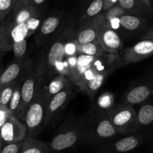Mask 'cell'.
I'll return each instance as SVG.
<instances>
[{
	"label": "cell",
	"instance_id": "cell-20",
	"mask_svg": "<svg viewBox=\"0 0 153 153\" xmlns=\"http://www.w3.org/2000/svg\"><path fill=\"white\" fill-rule=\"evenodd\" d=\"M112 73H113L112 71H108L96 74L95 76L87 84L83 89V91L86 93L90 97H94L96 93L99 91V89L101 88L102 85L104 84L106 79Z\"/></svg>",
	"mask_w": 153,
	"mask_h": 153
},
{
	"label": "cell",
	"instance_id": "cell-29",
	"mask_svg": "<svg viewBox=\"0 0 153 153\" xmlns=\"http://www.w3.org/2000/svg\"><path fill=\"white\" fill-rule=\"evenodd\" d=\"M118 4L126 12L140 13L144 9L138 0H118Z\"/></svg>",
	"mask_w": 153,
	"mask_h": 153
},
{
	"label": "cell",
	"instance_id": "cell-13",
	"mask_svg": "<svg viewBox=\"0 0 153 153\" xmlns=\"http://www.w3.org/2000/svg\"><path fill=\"white\" fill-rule=\"evenodd\" d=\"M143 140L140 134H131L100 146L97 153H128L135 149Z\"/></svg>",
	"mask_w": 153,
	"mask_h": 153
},
{
	"label": "cell",
	"instance_id": "cell-15",
	"mask_svg": "<svg viewBox=\"0 0 153 153\" xmlns=\"http://www.w3.org/2000/svg\"><path fill=\"white\" fill-rule=\"evenodd\" d=\"M61 15H52L42 22L38 28L37 37H35V41L39 46L58 29L61 22Z\"/></svg>",
	"mask_w": 153,
	"mask_h": 153
},
{
	"label": "cell",
	"instance_id": "cell-34",
	"mask_svg": "<svg viewBox=\"0 0 153 153\" xmlns=\"http://www.w3.org/2000/svg\"><path fill=\"white\" fill-rule=\"evenodd\" d=\"M17 0H0V22H2L10 13Z\"/></svg>",
	"mask_w": 153,
	"mask_h": 153
},
{
	"label": "cell",
	"instance_id": "cell-39",
	"mask_svg": "<svg viewBox=\"0 0 153 153\" xmlns=\"http://www.w3.org/2000/svg\"><path fill=\"white\" fill-rule=\"evenodd\" d=\"M138 1L141 3L145 9H147L148 10H151V11L153 10V6L151 2V0H138Z\"/></svg>",
	"mask_w": 153,
	"mask_h": 153
},
{
	"label": "cell",
	"instance_id": "cell-16",
	"mask_svg": "<svg viewBox=\"0 0 153 153\" xmlns=\"http://www.w3.org/2000/svg\"><path fill=\"white\" fill-rule=\"evenodd\" d=\"M151 88L148 85H141L128 91L125 97V103L137 105L144 102L152 94Z\"/></svg>",
	"mask_w": 153,
	"mask_h": 153
},
{
	"label": "cell",
	"instance_id": "cell-40",
	"mask_svg": "<svg viewBox=\"0 0 153 153\" xmlns=\"http://www.w3.org/2000/svg\"><path fill=\"white\" fill-rule=\"evenodd\" d=\"M145 39H153V28L142 36L141 40H145Z\"/></svg>",
	"mask_w": 153,
	"mask_h": 153
},
{
	"label": "cell",
	"instance_id": "cell-27",
	"mask_svg": "<svg viewBox=\"0 0 153 153\" xmlns=\"http://www.w3.org/2000/svg\"><path fill=\"white\" fill-rule=\"evenodd\" d=\"M25 73H26V72L24 73L23 76H22V77L20 78V79H19V83H18L17 86H16L14 92H13V97H12L11 100H10V103H9L8 108H10V110L13 112V114L14 115H16V112H17L18 109H19V105H20L21 89H22V82H23L24 78H25Z\"/></svg>",
	"mask_w": 153,
	"mask_h": 153
},
{
	"label": "cell",
	"instance_id": "cell-14",
	"mask_svg": "<svg viewBox=\"0 0 153 153\" xmlns=\"http://www.w3.org/2000/svg\"><path fill=\"white\" fill-rule=\"evenodd\" d=\"M31 64L30 61H27L26 60H15L1 73L0 76V88L22 77Z\"/></svg>",
	"mask_w": 153,
	"mask_h": 153
},
{
	"label": "cell",
	"instance_id": "cell-6",
	"mask_svg": "<svg viewBox=\"0 0 153 153\" xmlns=\"http://www.w3.org/2000/svg\"><path fill=\"white\" fill-rule=\"evenodd\" d=\"M40 78L36 67L32 64H31L28 70L25 73V78L22 84L21 89V102L19 109L15 116L24 122L25 113L28 109V105L32 101L34 97L37 88V82Z\"/></svg>",
	"mask_w": 153,
	"mask_h": 153
},
{
	"label": "cell",
	"instance_id": "cell-23",
	"mask_svg": "<svg viewBox=\"0 0 153 153\" xmlns=\"http://www.w3.org/2000/svg\"><path fill=\"white\" fill-rule=\"evenodd\" d=\"M106 13H105V20L109 24L111 27L115 31L120 28V17L123 14L126 13L127 12L122 7L118 4L115 5L110 8L109 10H106Z\"/></svg>",
	"mask_w": 153,
	"mask_h": 153
},
{
	"label": "cell",
	"instance_id": "cell-19",
	"mask_svg": "<svg viewBox=\"0 0 153 153\" xmlns=\"http://www.w3.org/2000/svg\"><path fill=\"white\" fill-rule=\"evenodd\" d=\"M22 153H50V148L48 143L27 137L23 142Z\"/></svg>",
	"mask_w": 153,
	"mask_h": 153
},
{
	"label": "cell",
	"instance_id": "cell-5",
	"mask_svg": "<svg viewBox=\"0 0 153 153\" xmlns=\"http://www.w3.org/2000/svg\"><path fill=\"white\" fill-rule=\"evenodd\" d=\"M64 42L65 38L62 36L52 42L45 58H42L40 64L36 67L39 76L51 77L54 74H56L55 69L57 64L63 61L66 57Z\"/></svg>",
	"mask_w": 153,
	"mask_h": 153
},
{
	"label": "cell",
	"instance_id": "cell-17",
	"mask_svg": "<svg viewBox=\"0 0 153 153\" xmlns=\"http://www.w3.org/2000/svg\"><path fill=\"white\" fill-rule=\"evenodd\" d=\"M97 56H93V55H84V54H79V58H78V63L74 73L70 78V81L75 85L78 79L87 71L89 70L94 64L96 58Z\"/></svg>",
	"mask_w": 153,
	"mask_h": 153
},
{
	"label": "cell",
	"instance_id": "cell-31",
	"mask_svg": "<svg viewBox=\"0 0 153 153\" xmlns=\"http://www.w3.org/2000/svg\"><path fill=\"white\" fill-rule=\"evenodd\" d=\"M114 97L111 93H105L102 94L97 100V105L105 111H108L114 107Z\"/></svg>",
	"mask_w": 153,
	"mask_h": 153
},
{
	"label": "cell",
	"instance_id": "cell-9",
	"mask_svg": "<svg viewBox=\"0 0 153 153\" xmlns=\"http://www.w3.org/2000/svg\"><path fill=\"white\" fill-rule=\"evenodd\" d=\"M39 12L37 7L31 3V0H17L11 11L2 22L13 28L19 24L25 23Z\"/></svg>",
	"mask_w": 153,
	"mask_h": 153
},
{
	"label": "cell",
	"instance_id": "cell-10",
	"mask_svg": "<svg viewBox=\"0 0 153 153\" xmlns=\"http://www.w3.org/2000/svg\"><path fill=\"white\" fill-rule=\"evenodd\" d=\"M152 55H153V39H145L126 49L120 58L123 65H126L140 62Z\"/></svg>",
	"mask_w": 153,
	"mask_h": 153
},
{
	"label": "cell",
	"instance_id": "cell-32",
	"mask_svg": "<svg viewBox=\"0 0 153 153\" xmlns=\"http://www.w3.org/2000/svg\"><path fill=\"white\" fill-rule=\"evenodd\" d=\"M11 35L14 41H21L28 38L29 35L25 23H20L16 25L12 30Z\"/></svg>",
	"mask_w": 153,
	"mask_h": 153
},
{
	"label": "cell",
	"instance_id": "cell-1",
	"mask_svg": "<svg viewBox=\"0 0 153 153\" xmlns=\"http://www.w3.org/2000/svg\"><path fill=\"white\" fill-rule=\"evenodd\" d=\"M85 117L83 144L102 146L113 140L119 134L111 123L106 111L97 105H91Z\"/></svg>",
	"mask_w": 153,
	"mask_h": 153
},
{
	"label": "cell",
	"instance_id": "cell-24",
	"mask_svg": "<svg viewBox=\"0 0 153 153\" xmlns=\"http://www.w3.org/2000/svg\"><path fill=\"white\" fill-rule=\"evenodd\" d=\"M103 53H105V52L102 48L98 39L89 43L79 44V54L100 56Z\"/></svg>",
	"mask_w": 153,
	"mask_h": 153
},
{
	"label": "cell",
	"instance_id": "cell-4",
	"mask_svg": "<svg viewBox=\"0 0 153 153\" xmlns=\"http://www.w3.org/2000/svg\"><path fill=\"white\" fill-rule=\"evenodd\" d=\"M106 112L119 134H131L137 131V112L131 105L125 103L111 108Z\"/></svg>",
	"mask_w": 153,
	"mask_h": 153
},
{
	"label": "cell",
	"instance_id": "cell-7",
	"mask_svg": "<svg viewBox=\"0 0 153 153\" xmlns=\"http://www.w3.org/2000/svg\"><path fill=\"white\" fill-rule=\"evenodd\" d=\"M0 147L8 143L22 142L27 138L28 130L25 123L13 115L4 125L0 127Z\"/></svg>",
	"mask_w": 153,
	"mask_h": 153
},
{
	"label": "cell",
	"instance_id": "cell-3",
	"mask_svg": "<svg viewBox=\"0 0 153 153\" xmlns=\"http://www.w3.org/2000/svg\"><path fill=\"white\" fill-rule=\"evenodd\" d=\"M45 80L44 76H40L34 97L25 113L24 123L28 128V137H35L46 127L48 102L46 98Z\"/></svg>",
	"mask_w": 153,
	"mask_h": 153
},
{
	"label": "cell",
	"instance_id": "cell-2",
	"mask_svg": "<svg viewBox=\"0 0 153 153\" xmlns=\"http://www.w3.org/2000/svg\"><path fill=\"white\" fill-rule=\"evenodd\" d=\"M85 130V116L69 118L48 143L50 153H63L83 144Z\"/></svg>",
	"mask_w": 153,
	"mask_h": 153
},
{
	"label": "cell",
	"instance_id": "cell-26",
	"mask_svg": "<svg viewBox=\"0 0 153 153\" xmlns=\"http://www.w3.org/2000/svg\"><path fill=\"white\" fill-rule=\"evenodd\" d=\"M19 79H20V78L18 80L15 81V82L7 84V85L3 86L2 88H0V91H1V94H0V105H9V103H10V100L13 97V92H14L15 89H16L18 83H19Z\"/></svg>",
	"mask_w": 153,
	"mask_h": 153
},
{
	"label": "cell",
	"instance_id": "cell-35",
	"mask_svg": "<svg viewBox=\"0 0 153 153\" xmlns=\"http://www.w3.org/2000/svg\"><path fill=\"white\" fill-rule=\"evenodd\" d=\"M41 19L42 16L40 15V12L37 13V14L34 15L32 17L30 18L26 22H25V25L28 31V35L29 37L32 35L37 30H38L39 27L41 25Z\"/></svg>",
	"mask_w": 153,
	"mask_h": 153
},
{
	"label": "cell",
	"instance_id": "cell-12",
	"mask_svg": "<svg viewBox=\"0 0 153 153\" xmlns=\"http://www.w3.org/2000/svg\"><path fill=\"white\" fill-rule=\"evenodd\" d=\"M97 39L106 53L118 54L123 48V44L120 36L106 20H105L100 29Z\"/></svg>",
	"mask_w": 153,
	"mask_h": 153
},
{
	"label": "cell",
	"instance_id": "cell-42",
	"mask_svg": "<svg viewBox=\"0 0 153 153\" xmlns=\"http://www.w3.org/2000/svg\"><path fill=\"white\" fill-rule=\"evenodd\" d=\"M152 94L153 95V89H152Z\"/></svg>",
	"mask_w": 153,
	"mask_h": 153
},
{
	"label": "cell",
	"instance_id": "cell-37",
	"mask_svg": "<svg viewBox=\"0 0 153 153\" xmlns=\"http://www.w3.org/2000/svg\"><path fill=\"white\" fill-rule=\"evenodd\" d=\"M13 114L8 106L0 105V127L4 125Z\"/></svg>",
	"mask_w": 153,
	"mask_h": 153
},
{
	"label": "cell",
	"instance_id": "cell-28",
	"mask_svg": "<svg viewBox=\"0 0 153 153\" xmlns=\"http://www.w3.org/2000/svg\"><path fill=\"white\" fill-rule=\"evenodd\" d=\"M104 0H93L85 10V14L84 19L85 20H89L91 18L100 14V12L103 10Z\"/></svg>",
	"mask_w": 153,
	"mask_h": 153
},
{
	"label": "cell",
	"instance_id": "cell-11",
	"mask_svg": "<svg viewBox=\"0 0 153 153\" xmlns=\"http://www.w3.org/2000/svg\"><path fill=\"white\" fill-rule=\"evenodd\" d=\"M105 20V13H100L89 20L84 22L75 35V38L78 43L79 44H84L97 40L99 33Z\"/></svg>",
	"mask_w": 153,
	"mask_h": 153
},
{
	"label": "cell",
	"instance_id": "cell-33",
	"mask_svg": "<svg viewBox=\"0 0 153 153\" xmlns=\"http://www.w3.org/2000/svg\"><path fill=\"white\" fill-rule=\"evenodd\" d=\"M79 43H78L75 37L74 38H72V37L65 38L64 49H65L66 57L78 55L79 54Z\"/></svg>",
	"mask_w": 153,
	"mask_h": 153
},
{
	"label": "cell",
	"instance_id": "cell-36",
	"mask_svg": "<svg viewBox=\"0 0 153 153\" xmlns=\"http://www.w3.org/2000/svg\"><path fill=\"white\" fill-rule=\"evenodd\" d=\"M23 142L8 143L0 147L1 153H22L23 148Z\"/></svg>",
	"mask_w": 153,
	"mask_h": 153
},
{
	"label": "cell",
	"instance_id": "cell-25",
	"mask_svg": "<svg viewBox=\"0 0 153 153\" xmlns=\"http://www.w3.org/2000/svg\"><path fill=\"white\" fill-rule=\"evenodd\" d=\"M143 23V19L138 16L125 13L120 17V25L128 31L137 29Z\"/></svg>",
	"mask_w": 153,
	"mask_h": 153
},
{
	"label": "cell",
	"instance_id": "cell-8",
	"mask_svg": "<svg viewBox=\"0 0 153 153\" xmlns=\"http://www.w3.org/2000/svg\"><path fill=\"white\" fill-rule=\"evenodd\" d=\"M75 87H76V85L70 82L67 88L55 94L51 99L50 101L48 103L46 126H48L49 124L53 123L54 121L57 119L60 114L62 113L63 110L66 108L67 103L74 97L76 94Z\"/></svg>",
	"mask_w": 153,
	"mask_h": 153
},
{
	"label": "cell",
	"instance_id": "cell-18",
	"mask_svg": "<svg viewBox=\"0 0 153 153\" xmlns=\"http://www.w3.org/2000/svg\"><path fill=\"white\" fill-rule=\"evenodd\" d=\"M70 82H71L68 77L61 74L52 79L49 85L46 87V98L48 103L55 94L67 88Z\"/></svg>",
	"mask_w": 153,
	"mask_h": 153
},
{
	"label": "cell",
	"instance_id": "cell-30",
	"mask_svg": "<svg viewBox=\"0 0 153 153\" xmlns=\"http://www.w3.org/2000/svg\"><path fill=\"white\" fill-rule=\"evenodd\" d=\"M27 39L21 41H14L13 45V52L16 59L26 60L25 56L27 53Z\"/></svg>",
	"mask_w": 153,
	"mask_h": 153
},
{
	"label": "cell",
	"instance_id": "cell-22",
	"mask_svg": "<svg viewBox=\"0 0 153 153\" xmlns=\"http://www.w3.org/2000/svg\"><path fill=\"white\" fill-rule=\"evenodd\" d=\"M13 28L9 25L1 22L0 26V49L1 52H8L13 49V45L14 43L11 35Z\"/></svg>",
	"mask_w": 153,
	"mask_h": 153
},
{
	"label": "cell",
	"instance_id": "cell-38",
	"mask_svg": "<svg viewBox=\"0 0 153 153\" xmlns=\"http://www.w3.org/2000/svg\"><path fill=\"white\" fill-rule=\"evenodd\" d=\"M118 2V0H104V4H103V10H108L112 7L116 5Z\"/></svg>",
	"mask_w": 153,
	"mask_h": 153
},
{
	"label": "cell",
	"instance_id": "cell-41",
	"mask_svg": "<svg viewBox=\"0 0 153 153\" xmlns=\"http://www.w3.org/2000/svg\"><path fill=\"white\" fill-rule=\"evenodd\" d=\"M31 1L34 6L38 7L39 5H40V4H42L43 2H44L45 0H31Z\"/></svg>",
	"mask_w": 153,
	"mask_h": 153
},
{
	"label": "cell",
	"instance_id": "cell-21",
	"mask_svg": "<svg viewBox=\"0 0 153 153\" xmlns=\"http://www.w3.org/2000/svg\"><path fill=\"white\" fill-rule=\"evenodd\" d=\"M153 123V105L146 104L142 105L137 112L136 129L147 126Z\"/></svg>",
	"mask_w": 153,
	"mask_h": 153
}]
</instances>
